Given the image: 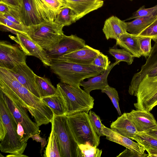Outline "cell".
I'll return each instance as SVG.
<instances>
[{
    "label": "cell",
    "mask_w": 157,
    "mask_h": 157,
    "mask_svg": "<svg viewBox=\"0 0 157 157\" xmlns=\"http://www.w3.org/2000/svg\"><path fill=\"white\" fill-rule=\"evenodd\" d=\"M0 91L27 109L39 126L52 122L53 114L50 108L21 84L9 69L1 67Z\"/></svg>",
    "instance_id": "cell-1"
},
{
    "label": "cell",
    "mask_w": 157,
    "mask_h": 157,
    "mask_svg": "<svg viewBox=\"0 0 157 157\" xmlns=\"http://www.w3.org/2000/svg\"><path fill=\"white\" fill-rule=\"evenodd\" d=\"M17 124L0 97V150L3 153L23 154L27 143L22 141L17 132Z\"/></svg>",
    "instance_id": "cell-2"
},
{
    "label": "cell",
    "mask_w": 157,
    "mask_h": 157,
    "mask_svg": "<svg viewBox=\"0 0 157 157\" xmlns=\"http://www.w3.org/2000/svg\"><path fill=\"white\" fill-rule=\"evenodd\" d=\"M50 67L61 82L78 87L84 79L98 75L104 71L93 65L80 64L60 59L52 60Z\"/></svg>",
    "instance_id": "cell-3"
},
{
    "label": "cell",
    "mask_w": 157,
    "mask_h": 157,
    "mask_svg": "<svg viewBox=\"0 0 157 157\" xmlns=\"http://www.w3.org/2000/svg\"><path fill=\"white\" fill-rule=\"evenodd\" d=\"M56 88L65 102L67 109L66 116L82 112L88 113L93 108L94 98L80 87L60 82Z\"/></svg>",
    "instance_id": "cell-4"
},
{
    "label": "cell",
    "mask_w": 157,
    "mask_h": 157,
    "mask_svg": "<svg viewBox=\"0 0 157 157\" xmlns=\"http://www.w3.org/2000/svg\"><path fill=\"white\" fill-rule=\"evenodd\" d=\"M52 128L56 137L61 157H81L80 152L65 115H53Z\"/></svg>",
    "instance_id": "cell-5"
},
{
    "label": "cell",
    "mask_w": 157,
    "mask_h": 157,
    "mask_svg": "<svg viewBox=\"0 0 157 157\" xmlns=\"http://www.w3.org/2000/svg\"><path fill=\"white\" fill-rule=\"evenodd\" d=\"M64 27L54 21H46L28 27L27 35L47 51L54 48L64 34Z\"/></svg>",
    "instance_id": "cell-6"
},
{
    "label": "cell",
    "mask_w": 157,
    "mask_h": 157,
    "mask_svg": "<svg viewBox=\"0 0 157 157\" xmlns=\"http://www.w3.org/2000/svg\"><path fill=\"white\" fill-rule=\"evenodd\" d=\"M21 21L27 27L46 21H54L57 14L43 0H21Z\"/></svg>",
    "instance_id": "cell-7"
},
{
    "label": "cell",
    "mask_w": 157,
    "mask_h": 157,
    "mask_svg": "<svg viewBox=\"0 0 157 157\" xmlns=\"http://www.w3.org/2000/svg\"><path fill=\"white\" fill-rule=\"evenodd\" d=\"M67 116L70 128L78 144L88 143L93 146H98L100 137L92 126L88 113L82 112Z\"/></svg>",
    "instance_id": "cell-8"
},
{
    "label": "cell",
    "mask_w": 157,
    "mask_h": 157,
    "mask_svg": "<svg viewBox=\"0 0 157 157\" xmlns=\"http://www.w3.org/2000/svg\"><path fill=\"white\" fill-rule=\"evenodd\" d=\"M136 109L150 112L157 105V75L146 74L141 81L137 92Z\"/></svg>",
    "instance_id": "cell-9"
},
{
    "label": "cell",
    "mask_w": 157,
    "mask_h": 157,
    "mask_svg": "<svg viewBox=\"0 0 157 157\" xmlns=\"http://www.w3.org/2000/svg\"><path fill=\"white\" fill-rule=\"evenodd\" d=\"M0 97L3 100L9 112L13 117L17 124L20 123L23 126L28 138L32 135L40 134L39 126L30 118L27 109L14 101L6 94L0 91Z\"/></svg>",
    "instance_id": "cell-10"
},
{
    "label": "cell",
    "mask_w": 157,
    "mask_h": 157,
    "mask_svg": "<svg viewBox=\"0 0 157 157\" xmlns=\"http://www.w3.org/2000/svg\"><path fill=\"white\" fill-rule=\"evenodd\" d=\"M26 55L18 44L6 41L0 42V67L10 70L26 63Z\"/></svg>",
    "instance_id": "cell-11"
},
{
    "label": "cell",
    "mask_w": 157,
    "mask_h": 157,
    "mask_svg": "<svg viewBox=\"0 0 157 157\" xmlns=\"http://www.w3.org/2000/svg\"><path fill=\"white\" fill-rule=\"evenodd\" d=\"M16 37L9 36L19 45L26 56H35L40 59L45 66H50L46 51L40 47L27 35L17 33Z\"/></svg>",
    "instance_id": "cell-12"
},
{
    "label": "cell",
    "mask_w": 157,
    "mask_h": 157,
    "mask_svg": "<svg viewBox=\"0 0 157 157\" xmlns=\"http://www.w3.org/2000/svg\"><path fill=\"white\" fill-rule=\"evenodd\" d=\"M85 41L76 35L66 36L64 34L58 45L50 51H46L51 62L59 57L80 49L85 45Z\"/></svg>",
    "instance_id": "cell-13"
},
{
    "label": "cell",
    "mask_w": 157,
    "mask_h": 157,
    "mask_svg": "<svg viewBox=\"0 0 157 157\" xmlns=\"http://www.w3.org/2000/svg\"><path fill=\"white\" fill-rule=\"evenodd\" d=\"M9 70L21 84L35 96L41 99L36 82V75L26 63L20 64Z\"/></svg>",
    "instance_id": "cell-14"
},
{
    "label": "cell",
    "mask_w": 157,
    "mask_h": 157,
    "mask_svg": "<svg viewBox=\"0 0 157 157\" xmlns=\"http://www.w3.org/2000/svg\"><path fill=\"white\" fill-rule=\"evenodd\" d=\"M65 6L74 12L77 21L93 11L101 8L103 0H63Z\"/></svg>",
    "instance_id": "cell-15"
},
{
    "label": "cell",
    "mask_w": 157,
    "mask_h": 157,
    "mask_svg": "<svg viewBox=\"0 0 157 157\" xmlns=\"http://www.w3.org/2000/svg\"><path fill=\"white\" fill-rule=\"evenodd\" d=\"M102 129L106 139L121 145L136 153L147 157L148 154L144 152L145 148L138 142H135L130 138L121 135L115 129L107 128L103 124Z\"/></svg>",
    "instance_id": "cell-16"
},
{
    "label": "cell",
    "mask_w": 157,
    "mask_h": 157,
    "mask_svg": "<svg viewBox=\"0 0 157 157\" xmlns=\"http://www.w3.org/2000/svg\"><path fill=\"white\" fill-rule=\"evenodd\" d=\"M100 52V50L86 44L82 48L64 55L58 59L80 64L91 65L93 61Z\"/></svg>",
    "instance_id": "cell-17"
},
{
    "label": "cell",
    "mask_w": 157,
    "mask_h": 157,
    "mask_svg": "<svg viewBox=\"0 0 157 157\" xmlns=\"http://www.w3.org/2000/svg\"><path fill=\"white\" fill-rule=\"evenodd\" d=\"M138 132H147L157 125V122L150 112L136 109L127 113Z\"/></svg>",
    "instance_id": "cell-18"
},
{
    "label": "cell",
    "mask_w": 157,
    "mask_h": 157,
    "mask_svg": "<svg viewBox=\"0 0 157 157\" xmlns=\"http://www.w3.org/2000/svg\"><path fill=\"white\" fill-rule=\"evenodd\" d=\"M102 31L107 40L113 39L117 40L122 35L127 32L126 22L112 16L105 21Z\"/></svg>",
    "instance_id": "cell-19"
},
{
    "label": "cell",
    "mask_w": 157,
    "mask_h": 157,
    "mask_svg": "<svg viewBox=\"0 0 157 157\" xmlns=\"http://www.w3.org/2000/svg\"><path fill=\"white\" fill-rule=\"evenodd\" d=\"M120 62L116 60L115 62L110 65L108 68L102 74L90 78L86 81H82L80 86L83 87L84 90L88 93L95 90H102L109 85L108 83V75L113 68Z\"/></svg>",
    "instance_id": "cell-20"
},
{
    "label": "cell",
    "mask_w": 157,
    "mask_h": 157,
    "mask_svg": "<svg viewBox=\"0 0 157 157\" xmlns=\"http://www.w3.org/2000/svg\"><path fill=\"white\" fill-rule=\"evenodd\" d=\"M157 66V42L152 47L151 51L142 65L140 71L135 73L132 78L130 85L133 88L137 89L142 79L153 68Z\"/></svg>",
    "instance_id": "cell-21"
},
{
    "label": "cell",
    "mask_w": 157,
    "mask_h": 157,
    "mask_svg": "<svg viewBox=\"0 0 157 157\" xmlns=\"http://www.w3.org/2000/svg\"><path fill=\"white\" fill-rule=\"evenodd\" d=\"M110 126L111 128L115 129L121 135L132 140L138 132L134 124L125 113L113 121Z\"/></svg>",
    "instance_id": "cell-22"
},
{
    "label": "cell",
    "mask_w": 157,
    "mask_h": 157,
    "mask_svg": "<svg viewBox=\"0 0 157 157\" xmlns=\"http://www.w3.org/2000/svg\"><path fill=\"white\" fill-rule=\"evenodd\" d=\"M116 45L128 51L134 57L139 58L142 56L138 36L136 35L127 32L122 35L119 39L116 40Z\"/></svg>",
    "instance_id": "cell-23"
},
{
    "label": "cell",
    "mask_w": 157,
    "mask_h": 157,
    "mask_svg": "<svg viewBox=\"0 0 157 157\" xmlns=\"http://www.w3.org/2000/svg\"><path fill=\"white\" fill-rule=\"evenodd\" d=\"M41 99L50 108L53 115H66L67 109L66 103L57 90L55 94L42 98Z\"/></svg>",
    "instance_id": "cell-24"
},
{
    "label": "cell",
    "mask_w": 157,
    "mask_h": 157,
    "mask_svg": "<svg viewBox=\"0 0 157 157\" xmlns=\"http://www.w3.org/2000/svg\"><path fill=\"white\" fill-rule=\"evenodd\" d=\"M157 18V14L141 17L126 22L127 32L137 35L153 23Z\"/></svg>",
    "instance_id": "cell-25"
},
{
    "label": "cell",
    "mask_w": 157,
    "mask_h": 157,
    "mask_svg": "<svg viewBox=\"0 0 157 157\" xmlns=\"http://www.w3.org/2000/svg\"><path fill=\"white\" fill-rule=\"evenodd\" d=\"M36 82L40 94L41 98L55 94L57 90L48 78L37 75L36 76Z\"/></svg>",
    "instance_id": "cell-26"
},
{
    "label": "cell",
    "mask_w": 157,
    "mask_h": 157,
    "mask_svg": "<svg viewBox=\"0 0 157 157\" xmlns=\"http://www.w3.org/2000/svg\"><path fill=\"white\" fill-rule=\"evenodd\" d=\"M76 21L73 11L69 8L65 6L60 10L54 22L64 27L69 26Z\"/></svg>",
    "instance_id": "cell-27"
},
{
    "label": "cell",
    "mask_w": 157,
    "mask_h": 157,
    "mask_svg": "<svg viewBox=\"0 0 157 157\" xmlns=\"http://www.w3.org/2000/svg\"><path fill=\"white\" fill-rule=\"evenodd\" d=\"M48 142L44 151V157H61L58 140L53 129L48 137Z\"/></svg>",
    "instance_id": "cell-28"
},
{
    "label": "cell",
    "mask_w": 157,
    "mask_h": 157,
    "mask_svg": "<svg viewBox=\"0 0 157 157\" xmlns=\"http://www.w3.org/2000/svg\"><path fill=\"white\" fill-rule=\"evenodd\" d=\"M132 140L136 141L145 149L150 148L157 150V139L149 136L144 132H138Z\"/></svg>",
    "instance_id": "cell-29"
},
{
    "label": "cell",
    "mask_w": 157,
    "mask_h": 157,
    "mask_svg": "<svg viewBox=\"0 0 157 157\" xmlns=\"http://www.w3.org/2000/svg\"><path fill=\"white\" fill-rule=\"evenodd\" d=\"M109 52L116 59L117 61L120 62H125L128 65L131 64L133 62L134 57L133 56L123 48L120 49L114 47L110 48Z\"/></svg>",
    "instance_id": "cell-30"
},
{
    "label": "cell",
    "mask_w": 157,
    "mask_h": 157,
    "mask_svg": "<svg viewBox=\"0 0 157 157\" xmlns=\"http://www.w3.org/2000/svg\"><path fill=\"white\" fill-rule=\"evenodd\" d=\"M81 157H100L102 150L96 146L91 145L88 143L86 144H78Z\"/></svg>",
    "instance_id": "cell-31"
},
{
    "label": "cell",
    "mask_w": 157,
    "mask_h": 157,
    "mask_svg": "<svg viewBox=\"0 0 157 157\" xmlns=\"http://www.w3.org/2000/svg\"><path fill=\"white\" fill-rule=\"evenodd\" d=\"M102 93L106 94L111 100L119 115H122L119 104V98L118 92L116 89L109 85L101 90Z\"/></svg>",
    "instance_id": "cell-32"
},
{
    "label": "cell",
    "mask_w": 157,
    "mask_h": 157,
    "mask_svg": "<svg viewBox=\"0 0 157 157\" xmlns=\"http://www.w3.org/2000/svg\"><path fill=\"white\" fill-rule=\"evenodd\" d=\"M88 116L92 126L97 135L100 137L104 136L102 129L103 124L100 117L91 110L90 111Z\"/></svg>",
    "instance_id": "cell-33"
},
{
    "label": "cell",
    "mask_w": 157,
    "mask_h": 157,
    "mask_svg": "<svg viewBox=\"0 0 157 157\" xmlns=\"http://www.w3.org/2000/svg\"><path fill=\"white\" fill-rule=\"evenodd\" d=\"M0 23L3 24L18 33L27 35L28 27L23 24H18L12 22L0 14Z\"/></svg>",
    "instance_id": "cell-34"
},
{
    "label": "cell",
    "mask_w": 157,
    "mask_h": 157,
    "mask_svg": "<svg viewBox=\"0 0 157 157\" xmlns=\"http://www.w3.org/2000/svg\"><path fill=\"white\" fill-rule=\"evenodd\" d=\"M157 14V4L149 8H146L142 6L132 14V16L126 20H130L138 17Z\"/></svg>",
    "instance_id": "cell-35"
},
{
    "label": "cell",
    "mask_w": 157,
    "mask_h": 157,
    "mask_svg": "<svg viewBox=\"0 0 157 157\" xmlns=\"http://www.w3.org/2000/svg\"><path fill=\"white\" fill-rule=\"evenodd\" d=\"M149 37L155 43L157 42V18L151 25L137 35Z\"/></svg>",
    "instance_id": "cell-36"
},
{
    "label": "cell",
    "mask_w": 157,
    "mask_h": 157,
    "mask_svg": "<svg viewBox=\"0 0 157 157\" xmlns=\"http://www.w3.org/2000/svg\"><path fill=\"white\" fill-rule=\"evenodd\" d=\"M138 40L142 56L146 58L148 57L151 51V39L148 37L138 36Z\"/></svg>",
    "instance_id": "cell-37"
},
{
    "label": "cell",
    "mask_w": 157,
    "mask_h": 157,
    "mask_svg": "<svg viewBox=\"0 0 157 157\" xmlns=\"http://www.w3.org/2000/svg\"><path fill=\"white\" fill-rule=\"evenodd\" d=\"M110 63L108 56L100 52L93 61L91 65L102 69L105 71L108 68Z\"/></svg>",
    "instance_id": "cell-38"
},
{
    "label": "cell",
    "mask_w": 157,
    "mask_h": 157,
    "mask_svg": "<svg viewBox=\"0 0 157 157\" xmlns=\"http://www.w3.org/2000/svg\"><path fill=\"white\" fill-rule=\"evenodd\" d=\"M0 2L5 3L20 11L21 7V0H0Z\"/></svg>",
    "instance_id": "cell-39"
},
{
    "label": "cell",
    "mask_w": 157,
    "mask_h": 157,
    "mask_svg": "<svg viewBox=\"0 0 157 157\" xmlns=\"http://www.w3.org/2000/svg\"><path fill=\"white\" fill-rule=\"evenodd\" d=\"M117 157H145L143 155L138 154L132 151V150L127 148L124 150L123 151L120 153L119 155L117 156Z\"/></svg>",
    "instance_id": "cell-40"
},
{
    "label": "cell",
    "mask_w": 157,
    "mask_h": 157,
    "mask_svg": "<svg viewBox=\"0 0 157 157\" xmlns=\"http://www.w3.org/2000/svg\"><path fill=\"white\" fill-rule=\"evenodd\" d=\"M39 134H36L33 135L31 136V138L33 140L41 143L40 153L41 154L44 147L47 144V142L45 138H42L40 136Z\"/></svg>",
    "instance_id": "cell-41"
},
{
    "label": "cell",
    "mask_w": 157,
    "mask_h": 157,
    "mask_svg": "<svg viewBox=\"0 0 157 157\" xmlns=\"http://www.w3.org/2000/svg\"><path fill=\"white\" fill-rule=\"evenodd\" d=\"M9 20V21L13 22L15 23L18 24H23L21 22L18 20L16 17H14L13 16L8 14V13H4V14H1Z\"/></svg>",
    "instance_id": "cell-42"
},
{
    "label": "cell",
    "mask_w": 157,
    "mask_h": 157,
    "mask_svg": "<svg viewBox=\"0 0 157 157\" xmlns=\"http://www.w3.org/2000/svg\"><path fill=\"white\" fill-rule=\"evenodd\" d=\"M11 6L0 2V13L4 14L7 13L10 10Z\"/></svg>",
    "instance_id": "cell-43"
},
{
    "label": "cell",
    "mask_w": 157,
    "mask_h": 157,
    "mask_svg": "<svg viewBox=\"0 0 157 157\" xmlns=\"http://www.w3.org/2000/svg\"><path fill=\"white\" fill-rule=\"evenodd\" d=\"M144 132L149 136L157 139V125L150 130Z\"/></svg>",
    "instance_id": "cell-44"
},
{
    "label": "cell",
    "mask_w": 157,
    "mask_h": 157,
    "mask_svg": "<svg viewBox=\"0 0 157 157\" xmlns=\"http://www.w3.org/2000/svg\"><path fill=\"white\" fill-rule=\"evenodd\" d=\"M148 153L147 157H157V150L150 148H145Z\"/></svg>",
    "instance_id": "cell-45"
},
{
    "label": "cell",
    "mask_w": 157,
    "mask_h": 157,
    "mask_svg": "<svg viewBox=\"0 0 157 157\" xmlns=\"http://www.w3.org/2000/svg\"><path fill=\"white\" fill-rule=\"evenodd\" d=\"M147 74L150 76L157 75V66L152 69Z\"/></svg>",
    "instance_id": "cell-46"
},
{
    "label": "cell",
    "mask_w": 157,
    "mask_h": 157,
    "mask_svg": "<svg viewBox=\"0 0 157 157\" xmlns=\"http://www.w3.org/2000/svg\"><path fill=\"white\" fill-rule=\"evenodd\" d=\"M7 157H28L26 155H23V154H10L7 155L6 156Z\"/></svg>",
    "instance_id": "cell-47"
},
{
    "label": "cell",
    "mask_w": 157,
    "mask_h": 157,
    "mask_svg": "<svg viewBox=\"0 0 157 157\" xmlns=\"http://www.w3.org/2000/svg\"><path fill=\"white\" fill-rule=\"evenodd\" d=\"M58 0L62 2H63V0Z\"/></svg>",
    "instance_id": "cell-48"
},
{
    "label": "cell",
    "mask_w": 157,
    "mask_h": 157,
    "mask_svg": "<svg viewBox=\"0 0 157 157\" xmlns=\"http://www.w3.org/2000/svg\"><path fill=\"white\" fill-rule=\"evenodd\" d=\"M130 1H132L133 0H128Z\"/></svg>",
    "instance_id": "cell-49"
}]
</instances>
